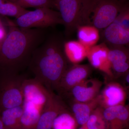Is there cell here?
Instances as JSON below:
<instances>
[{"mask_svg":"<svg viewBox=\"0 0 129 129\" xmlns=\"http://www.w3.org/2000/svg\"><path fill=\"white\" fill-rule=\"evenodd\" d=\"M104 109L98 106L93 111L86 123L87 129H108L103 114Z\"/></svg>","mask_w":129,"mask_h":129,"instance_id":"22","label":"cell"},{"mask_svg":"<svg viewBox=\"0 0 129 129\" xmlns=\"http://www.w3.org/2000/svg\"><path fill=\"white\" fill-rule=\"evenodd\" d=\"M103 83L96 79H87L70 90L75 101L87 102L96 97L101 91Z\"/></svg>","mask_w":129,"mask_h":129,"instance_id":"12","label":"cell"},{"mask_svg":"<svg viewBox=\"0 0 129 129\" xmlns=\"http://www.w3.org/2000/svg\"><path fill=\"white\" fill-rule=\"evenodd\" d=\"M104 36L109 42L116 46H122L129 43V30L114 22L105 28Z\"/></svg>","mask_w":129,"mask_h":129,"instance_id":"17","label":"cell"},{"mask_svg":"<svg viewBox=\"0 0 129 129\" xmlns=\"http://www.w3.org/2000/svg\"><path fill=\"white\" fill-rule=\"evenodd\" d=\"M21 75L0 76V113L6 109L22 106V84Z\"/></svg>","mask_w":129,"mask_h":129,"instance_id":"5","label":"cell"},{"mask_svg":"<svg viewBox=\"0 0 129 129\" xmlns=\"http://www.w3.org/2000/svg\"><path fill=\"white\" fill-rule=\"evenodd\" d=\"M12 1L24 8H48L55 7L54 0H13Z\"/></svg>","mask_w":129,"mask_h":129,"instance_id":"24","label":"cell"},{"mask_svg":"<svg viewBox=\"0 0 129 129\" xmlns=\"http://www.w3.org/2000/svg\"><path fill=\"white\" fill-rule=\"evenodd\" d=\"M23 112V106L8 109L0 113L4 129H18Z\"/></svg>","mask_w":129,"mask_h":129,"instance_id":"20","label":"cell"},{"mask_svg":"<svg viewBox=\"0 0 129 129\" xmlns=\"http://www.w3.org/2000/svg\"><path fill=\"white\" fill-rule=\"evenodd\" d=\"M103 114L108 124V129H124L128 127V106L119 105L105 109Z\"/></svg>","mask_w":129,"mask_h":129,"instance_id":"13","label":"cell"},{"mask_svg":"<svg viewBox=\"0 0 129 129\" xmlns=\"http://www.w3.org/2000/svg\"><path fill=\"white\" fill-rule=\"evenodd\" d=\"M122 8L115 0H86L80 26L105 29L113 22Z\"/></svg>","mask_w":129,"mask_h":129,"instance_id":"3","label":"cell"},{"mask_svg":"<svg viewBox=\"0 0 129 129\" xmlns=\"http://www.w3.org/2000/svg\"><path fill=\"white\" fill-rule=\"evenodd\" d=\"M8 29L0 43V76L20 75L28 68L35 50L45 40L47 28H19L7 19Z\"/></svg>","mask_w":129,"mask_h":129,"instance_id":"1","label":"cell"},{"mask_svg":"<svg viewBox=\"0 0 129 129\" xmlns=\"http://www.w3.org/2000/svg\"><path fill=\"white\" fill-rule=\"evenodd\" d=\"M99 95L90 101L79 102L74 101L72 109L74 117L78 124H85L93 111L99 106Z\"/></svg>","mask_w":129,"mask_h":129,"instance_id":"15","label":"cell"},{"mask_svg":"<svg viewBox=\"0 0 129 129\" xmlns=\"http://www.w3.org/2000/svg\"><path fill=\"white\" fill-rule=\"evenodd\" d=\"M86 1L54 0L67 32L80 26Z\"/></svg>","mask_w":129,"mask_h":129,"instance_id":"6","label":"cell"},{"mask_svg":"<svg viewBox=\"0 0 129 129\" xmlns=\"http://www.w3.org/2000/svg\"><path fill=\"white\" fill-rule=\"evenodd\" d=\"M28 11L11 0H0V16L17 18Z\"/></svg>","mask_w":129,"mask_h":129,"instance_id":"21","label":"cell"},{"mask_svg":"<svg viewBox=\"0 0 129 129\" xmlns=\"http://www.w3.org/2000/svg\"><path fill=\"white\" fill-rule=\"evenodd\" d=\"M78 124L73 114L68 110L61 113L53 122V129H76Z\"/></svg>","mask_w":129,"mask_h":129,"instance_id":"23","label":"cell"},{"mask_svg":"<svg viewBox=\"0 0 129 129\" xmlns=\"http://www.w3.org/2000/svg\"><path fill=\"white\" fill-rule=\"evenodd\" d=\"M23 101L44 108L50 91L35 79H24L22 84Z\"/></svg>","mask_w":129,"mask_h":129,"instance_id":"10","label":"cell"},{"mask_svg":"<svg viewBox=\"0 0 129 129\" xmlns=\"http://www.w3.org/2000/svg\"><path fill=\"white\" fill-rule=\"evenodd\" d=\"M92 72L88 64H74L64 72L56 88L61 95L67 94L74 86L88 79Z\"/></svg>","mask_w":129,"mask_h":129,"instance_id":"7","label":"cell"},{"mask_svg":"<svg viewBox=\"0 0 129 129\" xmlns=\"http://www.w3.org/2000/svg\"><path fill=\"white\" fill-rule=\"evenodd\" d=\"M0 129H4V125L0 117Z\"/></svg>","mask_w":129,"mask_h":129,"instance_id":"27","label":"cell"},{"mask_svg":"<svg viewBox=\"0 0 129 129\" xmlns=\"http://www.w3.org/2000/svg\"><path fill=\"white\" fill-rule=\"evenodd\" d=\"M67 110V107L61 98L53 91H50L35 129H52L56 118Z\"/></svg>","mask_w":129,"mask_h":129,"instance_id":"8","label":"cell"},{"mask_svg":"<svg viewBox=\"0 0 129 129\" xmlns=\"http://www.w3.org/2000/svg\"><path fill=\"white\" fill-rule=\"evenodd\" d=\"M11 22L13 25L24 29L47 28L57 24H63L59 12L48 8H41L34 11H29Z\"/></svg>","mask_w":129,"mask_h":129,"instance_id":"4","label":"cell"},{"mask_svg":"<svg viewBox=\"0 0 129 129\" xmlns=\"http://www.w3.org/2000/svg\"><path fill=\"white\" fill-rule=\"evenodd\" d=\"M129 30V10L128 7L122 8L114 21Z\"/></svg>","mask_w":129,"mask_h":129,"instance_id":"25","label":"cell"},{"mask_svg":"<svg viewBox=\"0 0 129 129\" xmlns=\"http://www.w3.org/2000/svg\"><path fill=\"white\" fill-rule=\"evenodd\" d=\"M23 112L18 129H35L43 109L29 102L23 101Z\"/></svg>","mask_w":129,"mask_h":129,"instance_id":"16","label":"cell"},{"mask_svg":"<svg viewBox=\"0 0 129 129\" xmlns=\"http://www.w3.org/2000/svg\"><path fill=\"white\" fill-rule=\"evenodd\" d=\"M0 16V43L4 39L7 34V31L6 29L5 26L7 25L6 22V18H5L6 22H4L3 20V17H1Z\"/></svg>","mask_w":129,"mask_h":129,"instance_id":"26","label":"cell"},{"mask_svg":"<svg viewBox=\"0 0 129 129\" xmlns=\"http://www.w3.org/2000/svg\"><path fill=\"white\" fill-rule=\"evenodd\" d=\"M99 106L104 109L125 105L127 98L126 89L119 83H108L99 94Z\"/></svg>","mask_w":129,"mask_h":129,"instance_id":"9","label":"cell"},{"mask_svg":"<svg viewBox=\"0 0 129 129\" xmlns=\"http://www.w3.org/2000/svg\"><path fill=\"white\" fill-rule=\"evenodd\" d=\"M79 41L87 48L95 45L99 41V29L93 26L83 25L78 28Z\"/></svg>","mask_w":129,"mask_h":129,"instance_id":"19","label":"cell"},{"mask_svg":"<svg viewBox=\"0 0 129 129\" xmlns=\"http://www.w3.org/2000/svg\"><path fill=\"white\" fill-rule=\"evenodd\" d=\"M109 50L104 43L95 45L88 48L86 57L92 67L113 78L114 76L108 58Z\"/></svg>","mask_w":129,"mask_h":129,"instance_id":"11","label":"cell"},{"mask_svg":"<svg viewBox=\"0 0 129 129\" xmlns=\"http://www.w3.org/2000/svg\"><path fill=\"white\" fill-rule=\"evenodd\" d=\"M108 58L113 74L120 76L128 72V51L120 46L109 49Z\"/></svg>","mask_w":129,"mask_h":129,"instance_id":"14","label":"cell"},{"mask_svg":"<svg viewBox=\"0 0 129 129\" xmlns=\"http://www.w3.org/2000/svg\"><path fill=\"white\" fill-rule=\"evenodd\" d=\"M63 52L67 60L78 64L87 57L88 48L79 41H71L63 44Z\"/></svg>","mask_w":129,"mask_h":129,"instance_id":"18","label":"cell"},{"mask_svg":"<svg viewBox=\"0 0 129 129\" xmlns=\"http://www.w3.org/2000/svg\"><path fill=\"white\" fill-rule=\"evenodd\" d=\"M63 45L56 36L47 37L33 52L28 69L48 90H56L68 68Z\"/></svg>","mask_w":129,"mask_h":129,"instance_id":"2","label":"cell"},{"mask_svg":"<svg viewBox=\"0 0 129 129\" xmlns=\"http://www.w3.org/2000/svg\"><path fill=\"white\" fill-rule=\"evenodd\" d=\"M78 129H87L86 125V124L81 125V127H80Z\"/></svg>","mask_w":129,"mask_h":129,"instance_id":"28","label":"cell"}]
</instances>
